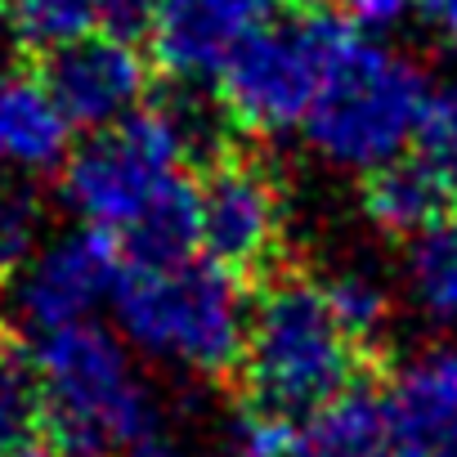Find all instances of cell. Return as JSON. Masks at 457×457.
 <instances>
[{
  "label": "cell",
  "mask_w": 457,
  "mask_h": 457,
  "mask_svg": "<svg viewBox=\"0 0 457 457\" xmlns=\"http://www.w3.org/2000/svg\"><path fill=\"white\" fill-rule=\"evenodd\" d=\"M117 252L95 228H72V234L46 243L14 278H10V310L23 328L37 337L90 323V314L112 301L117 292Z\"/></svg>",
  "instance_id": "cell-8"
},
{
  "label": "cell",
  "mask_w": 457,
  "mask_h": 457,
  "mask_svg": "<svg viewBox=\"0 0 457 457\" xmlns=\"http://www.w3.org/2000/svg\"><path fill=\"white\" fill-rule=\"evenodd\" d=\"M46 403L50 457H121L153 439L157 403L117 332L77 323L37 337L28 354Z\"/></svg>",
  "instance_id": "cell-1"
},
{
  "label": "cell",
  "mask_w": 457,
  "mask_h": 457,
  "mask_svg": "<svg viewBox=\"0 0 457 457\" xmlns=\"http://www.w3.org/2000/svg\"><path fill=\"white\" fill-rule=\"evenodd\" d=\"M323 296H328V310L337 314V323L345 328V337L372 359L381 337H386V328H390V292H386V283L372 270L345 265V270H337L323 283Z\"/></svg>",
  "instance_id": "cell-19"
},
{
  "label": "cell",
  "mask_w": 457,
  "mask_h": 457,
  "mask_svg": "<svg viewBox=\"0 0 457 457\" xmlns=\"http://www.w3.org/2000/svg\"><path fill=\"white\" fill-rule=\"evenodd\" d=\"M412 157L457 202V86L430 90V99L417 117V130H412Z\"/></svg>",
  "instance_id": "cell-21"
},
{
  "label": "cell",
  "mask_w": 457,
  "mask_h": 457,
  "mask_svg": "<svg viewBox=\"0 0 457 457\" xmlns=\"http://www.w3.org/2000/svg\"><path fill=\"white\" fill-rule=\"evenodd\" d=\"M363 350L345 337L319 283L278 274L252 305L247 350H243V386L252 408L274 412L283 421L310 417L359 386Z\"/></svg>",
  "instance_id": "cell-2"
},
{
  "label": "cell",
  "mask_w": 457,
  "mask_h": 457,
  "mask_svg": "<svg viewBox=\"0 0 457 457\" xmlns=\"http://www.w3.org/2000/svg\"><path fill=\"white\" fill-rule=\"evenodd\" d=\"M193 166L188 144L166 104L139 108L135 117L99 130L63 166V202L95 234H121L144 206Z\"/></svg>",
  "instance_id": "cell-5"
},
{
  "label": "cell",
  "mask_w": 457,
  "mask_h": 457,
  "mask_svg": "<svg viewBox=\"0 0 457 457\" xmlns=\"http://www.w3.org/2000/svg\"><path fill=\"white\" fill-rule=\"evenodd\" d=\"M359 202H363V215L372 228H381L390 238H403V243L453 211V197L435 184V175L417 157H399V162L363 175Z\"/></svg>",
  "instance_id": "cell-14"
},
{
  "label": "cell",
  "mask_w": 457,
  "mask_h": 457,
  "mask_svg": "<svg viewBox=\"0 0 457 457\" xmlns=\"http://www.w3.org/2000/svg\"><path fill=\"white\" fill-rule=\"evenodd\" d=\"M292 457H399L390 399L354 386L296 426Z\"/></svg>",
  "instance_id": "cell-13"
},
{
  "label": "cell",
  "mask_w": 457,
  "mask_h": 457,
  "mask_svg": "<svg viewBox=\"0 0 457 457\" xmlns=\"http://www.w3.org/2000/svg\"><path fill=\"white\" fill-rule=\"evenodd\" d=\"M354 32L337 14H301L292 23L261 28L238 54L220 68V108L256 135H278L287 126H305L319 86L337 59V50Z\"/></svg>",
  "instance_id": "cell-6"
},
{
  "label": "cell",
  "mask_w": 457,
  "mask_h": 457,
  "mask_svg": "<svg viewBox=\"0 0 457 457\" xmlns=\"http://www.w3.org/2000/svg\"><path fill=\"white\" fill-rule=\"evenodd\" d=\"M112 314L139 354L193 377L238 372L247 350L243 287L211 261L130 265L117 278Z\"/></svg>",
  "instance_id": "cell-3"
},
{
  "label": "cell",
  "mask_w": 457,
  "mask_h": 457,
  "mask_svg": "<svg viewBox=\"0 0 457 457\" xmlns=\"http://www.w3.org/2000/svg\"><path fill=\"white\" fill-rule=\"evenodd\" d=\"M46 202L23 179H0V283H10L46 243Z\"/></svg>",
  "instance_id": "cell-20"
},
{
  "label": "cell",
  "mask_w": 457,
  "mask_h": 457,
  "mask_svg": "<svg viewBox=\"0 0 457 457\" xmlns=\"http://www.w3.org/2000/svg\"><path fill=\"white\" fill-rule=\"evenodd\" d=\"M72 121L32 68L0 72V170L46 175L68 166Z\"/></svg>",
  "instance_id": "cell-11"
},
{
  "label": "cell",
  "mask_w": 457,
  "mask_h": 457,
  "mask_svg": "<svg viewBox=\"0 0 457 457\" xmlns=\"http://www.w3.org/2000/svg\"><path fill=\"white\" fill-rule=\"evenodd\" d=\"M121 252L130 256V265H184L193 261V252L202 247V220H197V184H188L184 175L170 179L148 206L144 215L121 228Z\"/></svg>",
  "instance_id": "cell-15"
},
{
  "label": "cell",
  "mask_w": 457,
  "mask_h": 457,
  "mask_svg": "<svg viewBox=\"0 0 457 457\" xmlns=\"http://www.w3.org/2000/svg\"><path fill=\"white\" fill-rule=\"evenodd\" d=\"M296 5H301L305 14H314V10H323V5H328V0H296Z\"/></svg>",
  "instance_id": "cell-27"
},
{
  "label": "cell",
  "mask_w": 457,
  "mask_h": 457,
  "mask_svg": "<svg viewBox=\"0 0 457 457\" xmlns=\"http://www.w3.org/2000/svg\"><path fill=\"white\" fill-rule=\"evenodd\" d=\"M278 0H166L153 23V59L179 86L220 77L261 28H270Z\"/></svg>",
  "instance_id": "cell-10"
},
{
  "label": "cell",
  "mask_w": 457,
  "mask_h": 457,
  "mask_svg": "<svg viewBox=\"0 0 457 457\" xmlns=\"http://www.w3.org/2000/svg\"><path fill=\"white\" fill-rule=\"evenodd\" d=\"M0 457H50L46 403L32 359L0 350Z\"/></svg>",
  "instance_id": "cell-17"
},
{
  "label": "cell",
  "mask_w": 457,
  "mask_h": 457,
  "mask_svg": "<svg viewBox=\"0 0 457 457\" xmlns=\"http://www.w3.org/2000/svg\"><path fill=\"white\" fill-rule=\"evenodd\" d=\"M386 399L399 457H457V350L408 363Z\"/></svg>",
  "instance_id": "cell-12"
},
{
  "label": "cell",
  "mask_w": 457,
  "mask_h": 457,
  "mask_svg": "<svg viewBox=\"0 0 457 457\" xmlns=\"http://www.w3.org/2000/svg\"><path fill=\"white\" fill-rule=\"evenodd\" d=\"M408 5L421 14V23L430 32H439L448 46H457V0H408Z\"/></svg>",
  "instance_id": "cell-25"
},
{
  "label": "cell",
  "mask_w": 457,
  "mask_h": 457,
  "mask_svg": "<svg viewBox=\"0 0 457 457\" xmlns=\"http://www.w3.org/2000/svg\"><path fill=\"white\" fill-rule=\"evenodd\" d=\"M426 99L430 86L412 59L350 37L319 86L305 139L328 166L372 175L403 157Z\"/></svg>",
  "instance_id": "cell-4"
},
{
  "label": "cell",
  "mask_w": 457,
  "mask_h": 457,
  "mask_svg": "<svg viewBox=\"0 0 457 457\" xmlns=\"http://www.w3.org/2000/svg\"><path fill=\"white\" fill-rule=\"evenodd\" d=\"M408 10H412L408 0H341V19H345V28L354 37L390 32V28H399V19Z\"/></svg>",
  "instance_id": "cell-23"
},
{
  "label": "cell",
  "mask_w": 457,
  "mask_h": 457,
  "mask_svg": "<svg viewBox=\"0 0 457 457\" xmlns=\"http://www.w3.org/2000/svg\"><path fill=\"white\" fill-rule=\"evenodd\" d=\"M292 439H296V421H283L274 412L247 408L234 426V457H292Z\"/></svg>",
  "instance_id": "cell-22"
},
{
  "label": "cell",
  "mask_w": 457,
  "mask_h": 457,
  "mask_svg": "<svg viewBox=\"0 0 457 457\" xmlns=\"http://www.w3.org/2000/svg\"><path fill=\"white\" fill-rule=\"evenodd\" d=\"M202 252L228 278H261L274 270L287 234V202L265 162L228 153L197 179Z\"/></svg>",
  "instance_id": "cell-7"
},
{
  "label": "cell",
  "mask_w": 457,
  "mask_h": 457,
  "mask_svg": "<svg viewBox=\"0 0 457 457\" xmlns=\"http://www.w3.org/2000/svg\"><path fill=\"white\" fill-rule=\"evenodd\" d=\"M162 5H166V0H99L108 32L121 37V41H130V37H139V32H153Z\"/></svg>",
  "instance_id": "cell-24"
},
{
  "label": "cell",
  "mask_w": 457,
  "mask_h": 457,
  "mask_svg": "<svg viewBox=\"0 0 457 457\" xmlns=\"http://www.w3.org/2000/svg\"><path fill=\"white\" fill-rule=\"evenodd\" d=\"M99 19H104L99 0H5L10 37L41 59L95 37Z\"/></svg>",
  "instance_id": "cell-18"
},
{
  "label": "cell",
  "mask_w": 457,
  "mask_h": 457,
  "mask_svg": "<svg viewBox=\"0 0 457 457\" xmlns=\"http://www.w3.org/2000/svg\"><path fill=\"white\" fill-rule=\"evenodd\" d=\"M121 457H188V453L179 444H170V439H144V444L126 448Z\"/></svg>",
  "instance_id": "cell-26"
},
{
  "label": "cell",
  "mask_w": 457,
  "mask_h": 457,
  "mask_svg": "<svg viewBox=\"0 0 457 457\" xmlns=\"http://www.w3.org/2000/svg\"><path fill=\"white\" fill-rule=\"evenodd\" d=\"M37 72L59 99V108L68 112V121L90 130H108L135 117L148 95L144 54L112 32H95L68 50L46 54Z\"/></svg>",
  "instance_id": "cell-9"
},
{
  "label": "cell",
  "mask_w": 457,
  "mask_h": 457,
  "mask_svg": "<svg viewBox=\"0 0 457 457\" xmlns=\"http://www.w3.org/2000/svg\"><path fill=\"white\" fill-rule=\"evenodd\" d=\"M403 287L430 323H457V211L408 238Z\"/></svg>",
  "instance_id": "cell-16"
}]
</instances>
